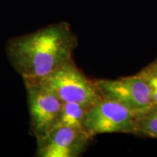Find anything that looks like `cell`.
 Here are the masks:
<instances>
[{"mask_svg":"<svg viewBox=\"0 0 157 157\" xmlns=\"http://www.w3.org/2000/svg\"><path fill=\"white\" fill-rule=\"evenodd\" d=\"M77 38L66 22L51 24L5 44L7 59L23 79L39 80L72 59Z\"/></svg>","mask_w":157,"mask_h":157,"instance_id":"cell-1","label":"cell"},{"mask_svg":"<svg viewBox=\"0 0 157 157\" xmlns=\"http://www.w3.org/2000/svg\"><path fill=\"white\" fill-rule=\"evenodd\" d=\"M52 92L63 103L90 105L101 97L95 81L90 79L72 59L42 79L35 80Z\"/></svg>","mask_w":157,"mask_h":157,"instance_id":"cell-2","label":"cell"},{"mask_svg":"<svg viewBox=\"0 0 157 157\" xmlns=\"http://www.w3.org/2000/svg\"><path fill=\"white\" fill-rule=\"evenodd\" d=\"M137 119L122 104L100 98L88 107L84 117L83 128L91 138L104 133L135 132Z\"/></svg>","mask_w":157,"mask_h":157,"instance_id":"cell-3","label":"cell"},{"mask_svg":"<svg viewBox=\"0 0 157 157\" xmlns=\"http://www.w3.org/2000/svg\"><path fill=\"white\" fill-rule=\"evenodd\" d=\"M94 81L101 98L122 104L137 118L155 108L150 87L140 74L118 79Z\"/></svg>","mask_w":157,"mask_h":157,"instance_id":"cell-4","label":"cell"},{"mask_svg":"<svg viewBox=\"0 0 157 157\" xmlns=\"http://www.w3.org/2000/svg\"><path fill=\"white\" fill-rule=\"evenodd\" d=\"M23 81L27 94L29 132L38 140L58 126L63 102L39 82Z\"/></svg>","mask_w":157,"mask_h":157,"instance_id":"cell-5","label":"cell"},{"mask_svg":"<svg viewBox=\"0 0 157 157\" xmlns=\"http://www.w3.org/2000/svg\"><path fill=\"white\" fill-rule=\"evenodd\" d=\"M90 139L83 129L57 126L36 140V157H76L81 155Z\"/></svg>","mask_w":157,"mask_h":157,"instance_id":"cell-6","label":"cell"},{"mask_svg":"<svg viewBox=\"0 0 157 157\" xmlns=\"http://www.w3.org/2000/svg\"><path fill=\"white\" fill-rule=\"evenodd\" d=\"M89 106L77 103H63L58 126L71 127L84 130L83 120Z\"/></svg>","mask_w":157,"mask_h":157,"instance_id":"cell-7","label":"cell"},{"mask_svg":"<svg viewBox=\"0 0 157 157\" xmlns=\"http://www.w3.org/2000/svg\"><path fill=\"white\" fill-rule=\"evenodd\" d=\"M137 132L146 136L157 138V108L139 117L137 119Z\"/></svg>","mask_w":157,"mask_h":157,"instance_id":"cell-8","label":"cell"},{"mask_svg":"<svg viewBox=\"0 0 157 157\" xmlns=\"http://www.w3.org/2000/svg\"><path fill=\"white\" fill-rule=\"evenodd\" d=\"M140 74L148 82L151 89V93L153 103H154V106L157 108V77L149 74L146 70H144Z\"/></svg>","mask_w":157,"mask_h":157,"instance_id":"cell-9","label":"cell"},{"mask_svg":"<svg viewBox=\"0 0 157 157\" xmlns=\"http://www.w3.org/2000/svg\"><path fill=\"white\" fill-rule=\"evenodd\" d=\"M147 72H148L149 74H151V75L156 76L157 77V60H156L154 63L151 64V66L150 67L147 68L146 69H145Z\"/></svg>","mask_w":157,"mask_h":157,"instance_id":"cell-10","label":"cell"}]
</instances>
